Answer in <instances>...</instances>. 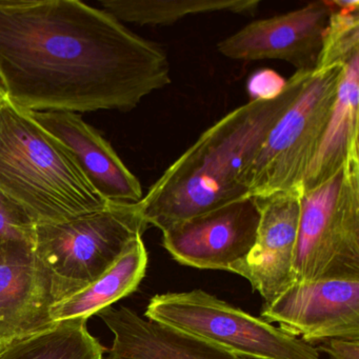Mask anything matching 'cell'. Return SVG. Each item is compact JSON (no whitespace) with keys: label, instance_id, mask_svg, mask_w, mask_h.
Listing matches in <instances>:
<instances>
[{"label":"cell","instance_id":"3957f363","mask_svg":"<svg viewBox=\"0 0 359 359\" xmlns=\"http://www.w3.org/2000/svg\"><path fill=\"white\" fill-rule=\"evenodd\" d=\"M0 193L35 224L65 222L109 203L70 151L8 96L0 102Z\"/></svg>","mask_w":359,"mask_h":359},{"label":"cell","instance_id":"9a60e30c","mask_svg":"<svg viewBox=\"0 0 359 359\" xmlns=\"http://www.w3.org/2000/svg\"><path fill=\"white\" fill-rule=\"evenodd\" d=\"M359 52L344 64L337 97L329 123L313 157L302 194L318 188L338 173L350 159L358 155Z\"/></svg>","mask_w":359,"mask_h":359},{"label":"cell","instance_id":"30bf717a","mask_svg":"<svg viewBox=\"0 0 359 359\" xmlns=\"http://www.w3.org/2000/svg\"><path fill=\"white\" fill-rule=\"evenodd\" d=\"M331 15L327 0L295 11L250 22L217 45L222 55L234 60H283L295 72L316 70Z\"/></svg>","mask_w":359,"mask_h":359},{"label":"cell","instance_id":"ffe728a7","mask_svg":"<svg viewBox=\"0 0 359 359\" xmlns=\"http://www.w3.org/2000/svg\"><path fill=\"white\" fill-rule=\"evenodd\" d=\"M35 226L24 209L0 193V259L14 245H33Z\"/></svg>","mask_w":359,"mask_h":359},{"label":"cell","instance_id":"ac0fdd59","mask_svg":"<svg viewBox=\"0 0 359 359\" xmlns=\"http://www.w3.org/2000/svg\"><path fill=\"white\" fill-rule=\"evenodd\" d=\"M104 351L87 319H72L4 344L0 359H102Z\"/></svg>","mask_w":359,"mask_h":359},{"label":"cell","instance_id":"603a6c76","mask_svg":"<svg viewBox=\"0 0 359 359\" xmlns=\"http://www.w3.org/2000/svg\"><path fill=\"white\" fill-rule=\"evenodd\" d=\"M6 96H7V93H6L5 88H4L1 81H0V102H1Z\"/></svg>","mask_w":359,"mask_h":359},{"label":"cell","instance_id":"ba28073f","mask_svg":"<svg viewBox=\"0 0 359 359\" xmlns=\"http://www.w3.org/2000/svg\"><path fill=\"white\" fill-rule=\"evenodd\" d=\"M260 318L312 346L332 338L359 340V279L293 283L262 304Z\"/></svg>","mask_w":359,"mask_h":359},{"label":"cell","instance_id":"e0dca14e","mask_svg":"<svg viewBox=\"0 0 359 359\" xmlns=\"http://www.w3.org/2000/svg\"><path fill=\"white\" fill-rule=\"evenodd\" d=\"M104 11L121 22L171 26L187 16L209 13L254 15L259 0H100Z\"/></svg>","mask_w":359,"mask_h":359},{"label":"cell","instance_id":"44dd1931","mask_svg":"<svg viewBox=\"0 0 359 359\" xmlns=\"http://www.w3.org/2000/svg\"><path fill=\"white\" fill-rule=\"evenodd\" d=\"M287 81L272 69H262L248 79L247 91L251 100L269 102L278 98L287 88Z\"/></svg>","mask_w":359,"mask_h":359},{"label":"cell","instance_id":"9c48e42d","mask_svg":"<svg viewBox=\"0 0 359 359\" xmlns=\"http://www.w3.org/2000/svg\"><path fill=\"white\" fill-rule=\"evenodd\" d=\"M259 218L255 198L248 197L174 224L161 245L184 266L230 272L253 248Z\"/></svg>","mask_w":359,"mask_h":359},{"label":"cell","instance_id":"2e32d148","mask_svg":"<svg viewBox=\"0 0 359 359\" xmlns=\"http://www.w3.org/2000/svg\"><path fill=\"white\" fill-rule=\"evenodd\" d=\"M148 262V252L142 237H136L114 264L94 283L52 306V323L72 319L88 320L92 315L133 293L146 275Z\"/></svg>","mask_w":359,"mask_h":359},{"label":"cell","instance_id":"7a4b0ae2","mask_svg":"<svg viewBox=\"0 0 359 359\" xmlns=\"http://www.w3.org/2000/svg\"><path fill=\"white\" fill-rule=\"evenodd\" d=\"M313 73H294L276 100H250L201 133L138 203L148 226L163 232L178 222L248 198L241 173Z\"/></svg>","mask_w":359,"mask_h":359},{"label":"cell","instance_id":"d6986e66","mask_svg":"<svg viewBox=\"0 0 359 359\" xmlns=\"http://www.w3.org/2000/svg\"><path fill=\"white\" fill-rule=\"evenodd\" d=\"M327 3L331 15L316 70L344 65L353 54L359 52L358 0H332Z\"/></svg>","mask_w":359,"mask_h":359},{"label":"cell","instance_id":"5bb4252c","mask_svg":"<svg viewBox=\"0 0 359 359\" xmlns=\"http://www.w3.org/2000/svg\"><path fill=\"white\" fill-rule=\"evenodd\" d=\"M97 314L114 334L109 359H252L144 318L126 306H108Z\"/></svg>","mask_w":359,"mask_h":359},{"label":"cell","instance_id":"277c9868","mask_svg":"<svg viewBox=\"0 0 359 359\" xmlns=\"http://www.w3.org/2000/svg\"><path fill=\"white\" fill-rule=\"evenodd\" d=\"M148 226L138 203H109L93 213L36 224L33 251L49 279L55 304L102 276Z\"/></svg>","mask_w":359,"mask_h":359},{"label":"cell","instance_id":"52a82bcc","mask_svg":"<svg viewBox=\"0 0 359 359\" xmlns=\"http://www.w3.org/2000/svg\"><path fill=\"white\" fill-rule=\"evenodd\" d=\"M144 316L248 358L320 359L312 344L203 290L154 296Z\"/></svg>","mask_w":359,"mask_h":359},{"label":"cell","instance_id":"5b68a950","mask_svg":"<svg viewBox=\"0 0 359 359\" xmlns=\"http://www.w3.org/2000/svg\"><path fill=\"white\" fill-rule=\"evenodd\" d=\"M335 278L359 279V158L300 198L293 283Z\"/></svg>","mask_w":359,"mask_h":359},{"label":"cell","instance_id":"cb8c5ba5","mask_svg":"<svg viewBox=\"0 0 359 359\" xmlns=\"http://www.w3.org/2000/svg\"><path fill=\"white\" fill-rule=\"evenodd\" d=\"M3 346H4V344H0V350H1V348H3Z\"/></svg>","mask_w":359,"mask_h":359},{"label":"cell","instance_id":"6da1fadb","mask_svg":"<svg viewBox=\"0 0 359 359\" xmlns=\"http://www.w3.org/2000/svg\"><path fill=\"white\" fill-rule=\"evenodd\" d=\"M0 81L30 112H129L171 83L165 50L79 0H0Z\"/></svg>","mask_w":359,"mask_h":359},{"label":"cell","instance_id":"4fadbf2b","mask_svg":"<svg viewBox=\"0 0 359 359\" xmlns=\"http://www.w3.org/2000/svg\"><path fill=\"white\" fill-rule=\"evenodd\" d=\"M47 274L31 243L14 245L0 259V344L37 333L55 323Z\"/></svg>","mask_w":359,"mask_h":359},{"label":"cell","instance_id":"7402d4cb","mask_svg":"<svg viewBox=\"0 0 359 359\" xmlns=\"http://www.w3.org/2000/svg\"><path fill=\"white\" fill-rule=\"evenodd\" d=\"M317 350L327 353L330 359H359V340L332 338L319 344Z\"/></svg>","mask_w":359,"mask_h":359},{"label":"cell","instance_id":"8fae6325","mask_svg":"<svg viewBox=\"0 0 359 359\" xmlns=\"http://www.w3.org/2000/svg\"><path fill=\"white\" fill-rule=\"evenodd\" d=\"M253 198L260 214L255 243L230 272L245 277L268 304L293 283L302 193L289 191Z\"/></svg>","mask_w":359,"mask_h":359},{"label":"cell","instance_id":"7c38bea8","mask_svg":"<svg viewBox=\"0 0 359 359\" xmlns=\"http://www.w3.org/2000/svg\"><path fill=\"white\" fill-rule=\"evenodd\" d=\"M30 114L70 151L88 182L102 198L114 203L142 201L140 180L126 167L113 147L81 115L51 111Z\"/></svg>","mask_w":359,"mask_h":359},{"label":"cell","instance_id":"8992f818","mask_svg":"<svg viewBox=\"0 0 359 359\" xmlns=\"http://www.w3.org/2000/svg\"><path fill=\"white\" fill-rule=\"evenodd\" d=\"M344 65L316 70L241 173L249 197L299 191L329 123Z\"/></svg>","mask_w":359,"mask_h":359}]
</instances>
